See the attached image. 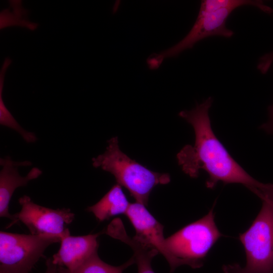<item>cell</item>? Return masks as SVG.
Listing matches in <instances>:
<instances>
[{
	"label": "cell",
	"mask_w": 273,
	"mask_h": 273,
	"mask_svg": "<svg viewBox=\"0 0 273 273\" xmlns=\"http://www.w3.org/2000/svg\"><path fill=\"white\" fill-rule=\"evenodd\" d=\"M121 186L114 185L96 204L87 210L92 212L100 221L119 214H125L130 205Z\"/></svg>",
	"instance_id": "7c38bea8"
},
{
	"label": "cell",
	"mask_w": 273,
	"mask_h": 273,
	"mask_svg": "<svg viewBox=\"0 0 273 273\" xmlns=\"http://www.w3.org/2000/svg\"><path fill=\"white\" fill-rule=\"evenodd\" d=\"M222 269L223 273H245L243 267L237 263L224 265Z\"/></svg>",
	"instance_id": "e0dca14e"
},
{
	"label": "cell",
	"mask_w": 273,
	"mask_h": 273,
	"mask_svg": "<svg viewBox=\"0 0 273 273\" xmlns=\"http://www.w3.org/2000/svg\"><path fill=\"white\" fill-rule=\"evenodd\" d=\"M10 9H5L0 13V28L11 26H19L27 28L31 30H35L38 24L30 22L27 20L28 10L22 6L21 1H10Z\"/></svg>",
	"instance_id": "5bb4252c"
},
{
	"label": "cell",
	"mask_w": 273,
	"mask_h": 273,
	"mask_svg": "<svg viewBox=\"0 0 273 273\" xmlns=\"http://www.w3.org/2000/svg\"><path fill=\"white\" fill-rule=\"evenodd\" d=\"M106 234L126 244L133 252V257L138 265V273H155L151 266L152 259L159 253L150 245L127 235L120 219L113 221L108 226Z\"/></svg>",
	"instance_id": "8fae6325"
},
{
	"label": "cell",
	"mask_w": 273,
	"mask_h": 273,
	"mask_svg": "<svg viewBox=\"0 0 273 273\" xmlns=\"http://www.w3.org/2000/svg\"><path fill=\"white\" fill-rule=\"evenodd\" d=\"M260 199L262 204L257 216L239 236L246 257L245 273H273V193Z\"/></svg>",
	"instance_id": "5b68a950"
},
{
	"label": "cell",
	"mask_w": 273,
	"mask_h": 273,
	"mask_svg": "<svg viewBox=\"0 0 273 273\" xmlns=\"http://www.w3.org/2000/svg\"><path fill=\"white\" fill-rule=\"evenodd\" d=\"M56 236L0 232V273H29Z\"/></svg>",
	"instance_id": "8992f818"
},
{
	"label": "cell",
	"mask_w": 273,
	"mask_h": 273,
	"mask_svg": "<svg viewBox=\"0 0 273 273\" xmlns=\"http://www.w3.org/2000/svg\"><path fill=\"white\" fill-rule=\"evenodd\" d=\"M213 102L208 97L191 110H183L179 116L190 123L194 130V146L187 145L177 153L176 158L183 171L192 178L200 170L209 177L206 187L213 189L217 184H240L260 197L273 188V184L260 183L251 176L232 158L212 130L209 110Z\"/></svg>",
	"instance_id": "6da1fadb"
},
{
	"label": "cell",
	"mask_w": 273,
	"mask_h": 273,
	"mask_svg": "<svg viewBox=\"0 0 273 273\" xmlns=\"http://www.w3.org/2000/svg\"><path fill=\"white\" fill-rule=\"evenodd\" d=\"M135 231L134 237L156 249L168 263L171 256L164 237V226L149 212L146 206L130 203L125 214Z\"/></svg>",
	"instance_id": "9c48e42d"
},
{
	"label": "cell",
	"mask_w": 273,
	"mask_h": 273,
	"mask_svg": "<svg viewBox=\"0 0 273 273\" xmlns=\"http://www.w3.org/2000/svg\"><path fill=\"white\" fill-rule=\"evenodd\" d=\"M12 61L6 58L3 63L0 72V124L15 130L28 143L35 142L37 139L34 133L24 129L16 120L6 107L3 99L2 93L4 86L5 74Z\"/></svg>",
	"instance_id": "4fadbf2b"
},
{
	"label": "cell",
	"mask_w": 273,
	"mask_h": 273,
	"mask_svg": "<svg viewBox=\"0 0 273 273\" xmlns=\"http://www.w3.org/2000/svg\"><path fill=\"white\" fill-rule=\"evenodd\" d=\"M92 164L113 174L117 184L125 187L136 202L146 206L153 188L170 181L168 174L153 171L122 152L117 136L108 141L105 152L93 158Z\"/></svg>",
	"instance_id": "7a4b0ae2"
},
{
	"label": "cell",
	"mask_w": 273,
	"mask_h": 273,
	"mask_svg": "<svg viewBox=\"0 0 273 273\" xmlns=\"http://www.w3.org/2000/svg\"><path fill=\"white\" fill-rule=\"evenodd\" d=\"M221 236L215 222L212 208L200 219L166 238L171 256V271L182 265L193 268L202 267L208 252Z\"/></svg>",
	"instance_id": "277c9868"
},
{
	"label": "cell",
	"mask_w": 273,
	"mask_h": 273,
	"mask_svg": "<svg viewBox=\"0 0 273 273\" xmlns=\"http://www.w3.org/2000/svg\"><path fill=\"white\" fill-rule=\"evenodd\" d=\"M272 64H273V51L264 54L259 58L257 68L262 74H265ZM268 121L262 124L260 128L268 133L273 134V104L268 107Z\"/></svg>",
	"instance_id": "2e32d148"
},
{
	"label": "cell",
	"mask_w": 273,
	"mask_h": 273,
	"mask_svg": "<svg viewBox=\"0 0 273 273\" xmlns=\"http://www.w3.org/2000/svg\"><path fill=\"white\" fill-rule=\"evenodd\" d=\"M98 234L84 236H64L58 251L52 257L53 262L64 273H73L81 264L97 253Z\"/></svg>",
	"instance_id": "ba28073f"
},
{
	"label": "cell",
	"mask_w": 273,
	"mask_h": 273,
	"mask_svg": "<svg viewBox=\"0 0 273 273\" xmlns=\"http://www.w3.org/2000/svg\"><path fill=\"white\" fill-rule=\"evenodd\" d=\"M21 210L13 214V218L7 228L21 221L33 235L56 236L62 239L70 234L66 226L74 218V214L69 209H53L34 203L24 195L19 199Z\"/></svg>",
	"instance_id": "52a82bcc"
},
{
	"label": "cell",
	"mask_w": 273,
	"mask_h": 273,
	"mask_svg": "<svg viewBox=\"0 0 273 273\" xmlns=\"http://www.w3.org/2000/svg\"><path fill=\"white\" fill-rule=\"evenodd\" d=\"M0 164L2 167L0 171V216L12 220L13 216L9 212V206L15 190L26 186L30 181L38 177L42 171L37 167H33L26 176H22L17 167L30 166L31 162L14 161L9 156L1 158Z\"/></svg>",
	"instance_id": "30bf717a"
},
{
	"label": "cell",
	"mask_w": 273,
	"mask_h": 273,
	"mask_svg": "<svg viewBox=\"0 0 273 273\" xmlns=\"http://www.w3.org/2000/svg\"><path fill=\"white\" fill-rule=\"evenodd\" d=\"M135 263L133 256L121 265L115 266L109 265L102 261L98 253L94 254L73 273H122L128 266Z\"/></svg>",
	"instance_id": "9a60e30c"
},
{
	"label": "cell",
	"mask_w": 273,
	"mask_h": 273,
	"mask_svg": "<svg viewBox=\"0 0 273 273\" xmlns=\"http://www.w3.org/2000/svg\"><path fill=\"white\" fill-rule=\"evenodd\" d=\"M247 5L256 7L268 14L273 13V9L261 1H202L196 20L189 32L175 45L162 51L159 56L163 60L177 57L183 51L192 48L197 42L210 36L231 38L234 32L227 28L226 20L235 9Z\"/></svg>",
	"instance_id": "3957f363"
},
{
	"label": "cell",
	"mask_w": 273,
	"mask_h": 273,
	"mask_svg": "<svg viewBox=\"0 0 273 273\" xmlns=\"http://www.w3.org/2000/svg\"><path fill=\"white\" fill-rule=\"evenodd\" d=\"M46 266L47 268L44 273H62L61 268L53 262L52 258L47 259Z\"/></svg>",
	"instance_id": "ac0fdd59"
}]
</instances>
